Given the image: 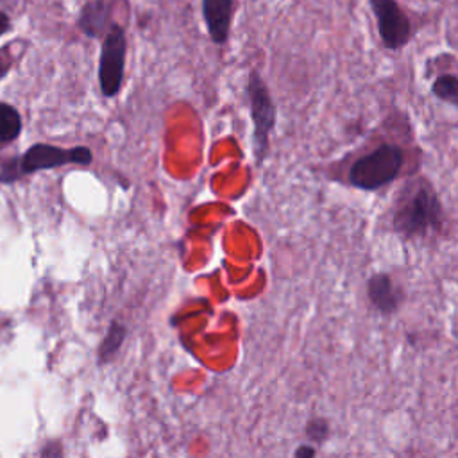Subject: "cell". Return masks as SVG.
Listing matches in <instances>:
<instances>
[{"label": "cell", "mask_w": 458, "mask_h": 458, "mask_svg": "<svg viewBox=\"0 0 458 458\" xmlns=\"http://www.w3.org/2000/svg\"><path fill=\"white\" fill-rule=\"evenodd\" d=\"M392 229L403 238H426L444 225V206L426 177L408 181L392 206Z\"/></svg>", "instance_id": "1"}, {"label": "cell", "mask_w": 458, "mask_h": 458, "mask_svg": "<svg viewBox=\"0 0 458 458\" xmlns=\"http://www.w3.org/2000/svg\"><path fill=\"white\" fill-rule=\"evenodd\" d=\"M245 97L249 104L250 122H252V132H250L252 157L256 166H261L268 156L270 136L277 123V106L274 102V97L268 89L267 81L261 77V73L256 68L249 70L247 73Z\"/></svg>", "instance_id": "2"}, {"label": "cell", "mask_w": 458, "mask_h": 458, "mask_svg": "<svg viewBox=\"0 0 458 458\" xmlns=\"http://www.w3.org/2000/svg\"><path fill=\"white\" fill-rule=\"evenodd\" d=\"M404 166V150L397 143H379L360 156L347 170V182L361 191H376L399 177Z\"/></svg>", "instance_id": "3"}, {"label": "cell", "mask_w": 458, "mask_h": 458, "mask_svg": "<svg viewBox=\"0 0 458 458\" xmlns=\"http://www.w3.org/2000/svg\"><path fill=\"white\" fill-rule=\"evenodd\" d=\"M127 36L120 23H113L106 32L98 55V88L106 98L120 93L125 72Z\"/></svg>", "instance_id": "4"}, {"label": "cell", "mask_w": 458, "mask_h": 458, "mask_svg": "<svg viewBox=\"0 0 458 458\" xmlns=\"http://www.w3.org/2000/svg\"><path fill=\"white\" fill-rule=\"evenodd\" d=\"M93 161V152L89 147L77 145L72 148L50 145V143H34L21 156L16 157L18 175H29L39 170H50L64 165H89Z\"/></svg>", "instance_id": "5"}, {"label": "cell", "mask_w": 458, "mask_h": 458, "mask_svg": "<svg viewBox=\"0 0 458 458\" xmlns=\"http://www.w3.org/2000/svg\"><path fill=\"white\" fill-rule=\"evenodd\" d=\"M376 30L383 48L399 52L406 48L413 38V25L410 16L397 0H369Z\"/></svg>", "instance_id": "6"}, {"label": "cell", "mask_w": 458, "mask_h": 458, "mask_svg": "<svg viewBox=\"0 0 458 458\" xmlns=\"http://www.w3.org/2000/svg\"><path fill=\"white\" fill-rule=\"evenodd\" d=\"M236 0H200V13L209 39L216 47H225L231 38Z\"/></svg>", "instance_id": "7"}, {"label": "cell", "mask_w": 458, "mask_h": 458, "mask_svg": "<svg viewBox=\"0 0 458 458\" xmlns=\"http://www.w3.org/2000/svg\"><path fill=\"white\" fill-rule=\"evenodd\" d=\"M367 297L372 304V308L379 315H394L403 301V293L397 288L392 276L386 272H376L367 281Z\"/></svg>", "instance_id": "8"}, {"label": "cell", "mask_w": 458, "mask_h": 458, "mask_svg": "<svg viewBox=\"0 0 458 458\" xmlns=\"http://www.w3.org/2000/svg\"><path fill=\"white\" fill-rule=\"evenodd\" d=\"M111 13L113 0H88L79 11L77 27L84 36L91 39L106 36L109 27L114 23L111 20Z\"/></svg>", "instance_id": "9"}, {"label": "cell", "mask_w": 458, "mask_h": 458, "mask_svg": "<svg viewBox=\"0 0 458 458\" xmlns=\"http://www.w3.org/2000/svg\"><path fill=\"white\" fill-rule=\"evenodd\" d=\"M21 127L20 111L13 104L0 100V145L13 143L20 136Z\"/></svg>", "instance_id": "10"}, {"label": "cell", "mask_w": 458, "mask_h": 458, "mask_svg": "<svg viewBox=\"0 0 458 458\" xmlns=\"http://www.w3.org/2000/svg\"><path fill=\"white\" fill-rule=\"evenodd\" d=\"M429 93L437 100H440V102L458 109V75H454V73H440V75H437L431 81Z\"/></svg>", "instance_id": "11"}, {"label": "cell", "mask_w": 458, "mask_h": 458, "mask_svg": "<svg viewBox=\"0 0 458 458\" xmlns=\"http://www.w3.org/2000/svg\"><path fill=\"white\" fill-rule=\"evenodd\" d=\"M123 336H125V327L122 324H118V322H113L109 331H107V335H106V338H104V342H102V345H100V352H98L100 361L106 363V361H109L116 354L118 347L123 342Z\"/></svg>", "instance_id": "12"}, {"label": "cell", "mask_w": 458, "mask_h": 458, "mask_svg": "<svg viewBox=\"0 0 458 458\" xmlns=\"http://www.w3.org/2000/svg\"><path fill=\"white\" fill-rule=\"evenodd\" d=\"M304 433L311 442L322 444L329 437V422L322 417H311L304 426Z\"/></svg>", "instance_id": "13"}, {"label": "cell", "mask_w": 458, "mask_h": 458, "mask_svg": "<svg viewBox=\"0 0 458 458\" xmlns=\"http://www.w3.org/2000/svg\"><path fill=\"white\" fill-rule=\"evenodd\" d=\"M41 458H63L61 442L50 440V442L41 449Z\"/></svg>", "instance_id": "14"}, {"label": "cell", "mask_w": 458, "mask_h": 458, "mask_svg": "<svg viewBox=\"0 0 458 458\" xmlns=\"http://www.w3.org/2000/svg\"><path fill=\"white\" fill-rule=\"evenodd\" d=\"M317 449L313 444H299L293 451V458H315Z\"/></svg>", "instance_id": "15"}, {"label": "cell", "mask_w": 458, "mask_h": 458, "mask_svg": "<svg viewBox=\"0 0 458 458\" xmlns=\"http://www.w3.org/2000/svg\"><path fill=\"white\" fill-rule=\"evenodd\" d=\"M13 66V55L7 54V48H2L0 50V81L9 73Z\"/></svg>", "instance_id": "16"}, {"label": "cell", "mask_w": 458, "mask_h": 458, "mask_svg": "<svg viewBox=\"0 0 458 458\" xmlns=\"http://www.w3.org/2000/svg\"><path fill=\"white\" fill-rule=\"evenodd\" d=\"M9 30H11V18L7 16L5 11L0 9V38H2L4 34H7Z\"/></svg>", "instance_id": "17"}]
</instances>
